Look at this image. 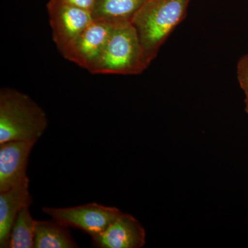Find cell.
Wrapping results in <instances>:
<instances>
[{
  "mask_svg": "<svg viewBox=\"0 0 248 248\" xmlns=\"http://www.w3.org/2000/svg\"><path fill=\"white\" fill-rule=\"evenodd\" d=\"M36 220L32 218L29 207L18 214L11 229L9 248H32L35 241Z\"/></svg>",
  "mask_w": 248,
  "mask_h": 248,
  "instance_id": "obj_12",
  "label": "cell"
},
{
  "mask_svg": "<svg viewBox=\"0 0 248 248\" xmlns=\"http://www.w3.org/2000/svg\"><path fill=\"white\" fill-rule=\"evenodd\" d=\"M54 42L62 53L92 22V13L60 0L47 4Z\"/></svg>",
  "mask_w": 248,
  "mask_h": 248,
  "instance_id": "obj_6",
  "label": "cell"
},
{
  "mask_svg": "<svg viewBox=\"0 0 248 248\" xmlns=\"http://www.w3.org/2000/svg\"><path fill=\"white\" fill-rule=\"evenodd\" d=\"M120 21L93 19L79 37L62 53L63 58L91 73Z\"/></svg>",
  "mask_w": 248,
  "mask_h": 248,
  "instance_id": "obj_5",
  "label": "cell"
},
{
  "mask_svg": "<svg viewBox=\"0 0 248 248\" xmlns=\"http://www.w3.org/2000/svg\"><path fill=\"white\" fill-rule=\"evenodd\" d=\"M42 211L68 228H75L91 237L103 232L122 212L115 207L89 203L69 208L44 207Z\"/></svg>",
  "mask_w": 248,
  "mask_h": 248,
  "instance_id": "obj_4",
  "label": "cell"
},
{
  "mask_svg": "<svg viewBox=\"0 0 248 248\" xmlns=\"http://www.w3.org/2000/svg\"><path fill=\"white\" fill-rule=\"evenodd\" d=\"M35 141H12L0 144V192L29 179L28 161Z\"/></svg>",
  "mask_w": 248,
  "mask_h": 248,
  "instance_id": "obj_8",
  "label": "cell"
},
{
  "mask_svg": "<svg viewBox=\"0 0 248 248\" xmlns=\"http://www.w3.org/2000/svg\"><path fill=\"white\" fill-rule=\"evenodd\" d=\"M246 99H245V104H246V111L248 115V91H244Z\"/></svg>",
  "mask_w": 248,
  "mask_h": 248,
  "instance_id": "obj_15",
  "label": "cell"
},
{
  "mask_svg": "<svg viewBox=\"0 0 248 248\" xmlns=\"http://www.w3.org/2000/svg\"><path fill=\"white\" fill-rule=\"evenodd\" d=\"M146 0H97L92 11L93 19L130 21Z\"/></svg>",
  "mask_w": 248,
  "mask_h": 248,
  "instance_id": "obj_11",
  "label": "cell"
},
{
  "mask_svg": "<svg viewBox=\"0 0 248 248\" xmlns=\"http://www.w3.org/2000/svg\"><path fill=\"white\" fill-rule=\"evenodd\" d=\"M148 66L136 29L130 21H120L91 73L138 75Z\"/></svg>",
  "mask_w": 248,
  "mask_h": 248,
  "instance_id": "obj_3",
  "label": "cell"
},
{
  "mask_svg": "<svg viewBox=\"0 0 248 248\" xmlns=\"http://www.w3.org/2000/svg\"><path fill=\"white\" fill-rule=\"evenodd\" d=\"M190 0H146L131 22L138 32L145 60L150 63L171 32L185 18Z\"/></svg>",
  "mask_w": 248,
  "mask_h": 248,
  "instance_id": "obj_2",
  "label": "cell"
},
{
  "mask_svg": "<svg viewBox=\"0 0 248 248\" xmlns=\"http://www.w3.org/2000/svg\"><path fill=\"white\" fill-rule=\"evenodd\" d=\"M91 238L95 248H140L146 244V232L135 217L122 212L105 231Z\"/></svg>",
  "mask_w": 248,
  "mask_h": 248,
  "instance_id": "obj_7",
  "label": "cell"
},
{
  "mask_svg": "<svg viewBox=\"0 0 248 248\" xmlns=\"http://www.w3.org/2000/svg\"><path fill=\"white\" fill-rule=\"evenodd\" d=\"M60 1L73 5V6H77V7L81 8V9L86 10V11L92 13L93 8H94L97 0H60Z\"/></svg>",
  "mask_w": 248,
  "mask_h": 248,
  "instance_id": "obj_14",
  "label": "cell"
},
{
  "mask_svg": "<svg viewBox=\"0 0 248 248\" xmlns=\"http://www.w3.org/2000/svg\"><path fill=\"white\" fill-rule=\"evenodd\" d=\"M45 110L17 90H0V144L12 141L37 142L48 127Z\"/></svg>",
  "mask_w": 248,
  "mask_h": 248,
  "instance_id": "obj_1",
  "label": "cell"
},
{
  "mask_svg": "<svg viewBox=\"0 0 248 248\" xmlns=\"http://www.w3.org/2000/svg\"><path fill=\"white\" fill-rule=\"evenodd\" d=\"M31 203L29 179L0 192V248H9L10 234L18 214L23 208L30 207Z\"/></svg>",
  "mask_w": 248,
  "mask_h": 248,
  "instance_id": "obj_9",
  "label": "cell"
},
{
  "mask_svg": "<svg viewBox=\"0 0 248 248\" xmlns=\"http://www.w3.org/2000/svg\"><path fill=\"white\" fill-rule=\"evenodd\" d=\"M68 227L60 222L36 221L34 248H76Z\"/></svg>",
  "mask_w": 248,
  "mask_h": 248,
  "instance_id": "obj_10",
  "label": "cell"
},
{
  "mask_svg": "<svg viewBox=\"0 0 248 248\" xmlns=\"http://www.w3.org/2000/svg\"><path fill=\"white\" fill-rule=\"evenodd\" d=\"M237 78L243 91H248V54L240 59L237 65Z\"/></svg>",
  "mask_w": 248,
  "mask_h": 248,
  "instance_id": "obj_13",
  "label": "cell"
}]
</instances>
